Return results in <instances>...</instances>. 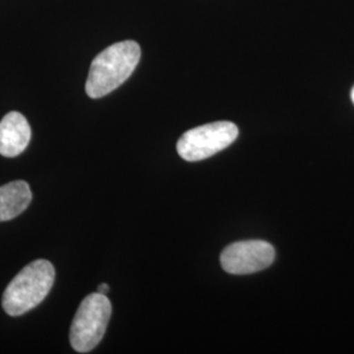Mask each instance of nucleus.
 <instances>
[{"mask_svg": "<svg viewBox=\"0 0 354 354\" xmlns=\"http://www.w3.org/2000/svg\"><path fill=\"white\" fill-rule=\"evenodd\" d=\"M140 48L136 41H122L102 50L91 64L86 92L100 99L124 84L140 64Z\"/></svg>", "mask_w": 354, "mask_h": 354, "instance_id": "f257e3e1", "label": "nucleus"}, {"mask_svg": "<svg viewBox=\"0 0 354 354\" xmlns=\"http://www.w3.org/2000/svg\"><path fill=\"white\" fill-rule=\"evenodd\" d=\"M55 270L50 261L36 260L10 282L3 294V308L10 317H20L33 310L50 292Z\"/></svg>", "mask_w": 354, "mask_h": 354, "instance_id": "f03ea898", "label": "nucleus"}, {"mask_svg": "<svg viewBox=\"0 0 354 354\" xmlns=\"http://www.w3.org/2000/svg\"><path fill=\"white\" fill-rule=\"evenodd\" d=\"M112 304L105 294H89L76 311L70 329V344L77 353H88L102 342L109 319Z\"/></svg>", "mask_w": 354, "mask_h": 354, "instance_id": "7ed1b4c3", "label": "nucleus"}, {"mask_svg": "<svg viewBox=\"0 0 354 354\" xmlns=\"http://www.w3.org/2000/svg\"><path fill=\"white\" fill-rule=\"evenodd\" d=\"M239 136V129L228 121H218L190 129L177 142V152L187 162L207 159L225 150Z\"/></svg>", "mask_w": 354, "mask_h": 354, "instance_id": "20e7f679", "label": "nucleus"}, {"mask_svg": "<svg viewBox=\"0 0 354 354\" xmlns=\"http://www.w3.org/2000/svg\"><path fill=\"white\" fill-rule=\"evenodd\" d=\"M274 257V248L268 241H236L223 250L221 264L230 274H250L272 266Z\"/></svg>", "mask_w": 354, "mask_h": 354, "instance_id": "39448f33", "label": "nucleus"}, {"mask_svg": "<svg viewBox=\"0 0 354 354\" xmlns=\"http://www.w3.org/2000/svg\"><path fill=\"white\" fill-rule=\"evenodd\" d=\"M32 138V130L26 117L10 112L0 121V155L15 158L26 151Z\"/></svg>", "mask_w": 354, "mask_h": 354, "instance_id": "423d86ee", "label": "nucleus"}, {"mask_svg": "<svg viewBox=\"0 0 354 354\" xmlns=\"http://www.w3.org/2000/svg\"><path fill=\"white\" fill-rule=\"evenodd\" d=\"M32 201V192L24 180L0 187V222L10 221L26 212Z\"/></svg>", "mask_w": 354, "mask_h": 354, "instance_id": "0eeeda50", "label": "nucleus"}, {"mask_svg": "<svg viewBox=\"0 0 354 354\" xmlns=\"http://www.w3.org/2000/svg\"><path fill=\"white\" fill-rule=\"evenodd\" d=\"M108 291H109V286L106 285V283H102L100 286H99V289H97V292H100V294H108Z\"/></svg>", "mask_w": 354, "mask_h": 354, "instance_id": "6e6552de", "label": "nucleus"}, {"mask_svg": "<svg viewBox=\"0 0 354 354\" xmlns=\"http://www.w3.org/2000/svg\"><path fill=\"white\" fill-rule=\"evenodd\" d=\"M352 102H353L354 104V88L353 91H352Z\"/></svg>", "mask_w": 354, "mask_h": 354, "instance_id": "1a4fd4ad", "label": "nucleus"}]
</instances>
